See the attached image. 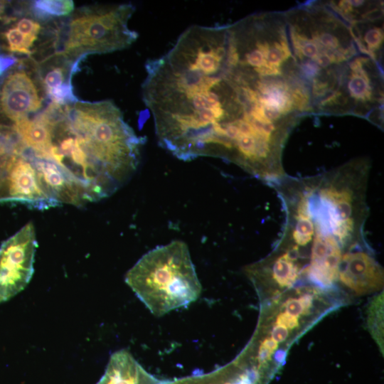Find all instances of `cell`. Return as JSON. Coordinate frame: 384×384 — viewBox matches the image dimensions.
Returning a JSON list of instances; mask_svg holds the SVG:
<instances>
[{"instance_id":"obj_22","label":"cell","mask_w":384,"mask_h":384,"mask_svg":"<svg viewBox=\"0 0 384 384\" xmlns=\"http://www.w3.org/2000/svg\"><path fill=\"white\" fill-rule=\"evenodd\" d=\"M302 69L307 77H314L319 70V65L311 61L306 62L302 65Z\"/></svg>"},{"instance_id":"obj_27","label":"cell","mask_w":384,"mask_h":384,"mask_svg":"<svg viewBox=\"0 0 384 384\" xmlns=\"http://www.w3.org/2000/svg\"><path fill=\"white\" fill-rule=\"evenodd\" d=\"M381 16L380 11L378 9H374L368 11L364 16V18L368 20H375L380 18Z\"/></svg>"},{"instance_id":"obj_29","label":"cell","mask_w":384,"mask_h":384,"mask_svg":"<svg viewBox=\"0 0 384 384\" xmlns=\"http://www.w3.org/2000/svg\"><path fill=\"white\" fill-rule=\"evenodd\" d=\"M176 382H177V380H176ZM177 383H178V382H177Z\"/></svg>"},{"instance_id":"obj_12","label":"cell","mask_w":384,"mask_h":384,"mask_svg":"<svg viewBox=\"0 0 384 384\" xmlns=\"http://www.w3.org/2000/svg\"><path fill=\"white\" fill-rule=\"evenodd\" d=\"M15 28L27 37L37 40L38 35L41 30V24L35 20L28 18L19 19Z\"/></svg>"},{"instance_id":"obj_15","label":"cell","mask_w":384,"mask_h":384,"mask_svg":"<svg viewBox=\"0 0 384 384\" xmlns=\"http://www.w3.org/2000/svg\"><path fill=\"white\" fill-rule=\"evenodd\" d=\"M291 98L293 106L297 110L303 111L309 110V95L300 88H295L292 91Z\"/></svg>"},{"instance_id":"obj_10","label":"cell","mask_w":384,"mask_h":384,"mask_svg":"<svg viewBox=\"0 0 384 384\" xmlns=\"http://www.w3.org/2000/svg\"><path fill=\"white\" fill-rule=\"evenodd\" d=\"M8 43V49L11 53L30 55L31 48L36 41L26 36L15 27L10 28L3 33Z\"/></svg>"},{"instance_id":"obj_1","label":"cell","mask_w":384,"mask_h":384,"mask_svg":"<svg viewBox=\"0 0 384 384\" xmlns=\"http://www.w3.org/2000/svg\"><path fill=\"white\" fill-rule=\"evenodd\" d=\"M66 110L79 145L112 195L137 169L144 138L135 134L112 101H77L67 105Z\"/></svg>"},{"instance_id":"obj_28","label":"cell","mask_w":384,"mask_h":384,"mask_svg":"<svg viewBox=\"0 0 384 384\" xmlns=\"http://www.w3.org/2000/svg\"><path fill=\"white\" fill-rule=\"evenodd\" d=\"M352 8L359 7L364 4V1H349Z\"/></svg>"},{"instance_id":"obj_23","label":"cell","mask_w":384,"mask_h":384,"mask_svg":"<svg viewBox=\"0 0 384 384\" xmlns=\"http://www.w3.org/2000/svg\"><path fill=\"white\" fill-rule=\"evenodd\" d=\"M16 62L13 57L0 55V75Z\"/></svg>"},{"instance_id":"obj_11","label":"cell","mask_w":384,"mask_h":384,"mask_svg":"<svg viewBox=\"0 0 384 384\" xmlns=\"http://www.w3.org/2000/svg\"><path fill=\"white\" fill-rule=\"evenodd\" d=\"M351 95L356 100L362 101L371 99V89L369 77H363L352 73L348 83Z\"/></svg>"},{"instance_id":"obj_9","label":"cell","mask_w":384,"mask_h":384,"mask_svg":"<svg viewBox=\"0 0 384 384\" xmlns=\"http://www.w3.org/2000/svg\"><path fill=\"white\" fill-rule=\"evenodd\" d=\"M300 274L297 266L283 255L274 261L272 276L281 287H291Z\"/></svg>"},{"instance_id":"obj_7","label":"cell","mask_w":384,"mask_h":384,"mask_svg":"<svg viewBox=\"0 0 384 384\" xmlns=\"http://www.w3.org/2000/svg\"><path fill=\"white\" fill-rule=\"evenodd\" d=\"M341 282L355 294L363 295L380 289L383 284L381 267L368 253H344L338 267Z\"/></svg>"},{"instance_id":"obj_18","label":"cell","mask_w":384,"mask_h":384,"mask_svg":"<svg viewBox=\"0 0 384 384\" xmlns=\"http://www.w3.org/2000/svg\"><path fill=\"white\" fill-rule=\"evenodd\" d=\"M314 40L320 41L329 50H335L339 46V41L336 36L329 33H323L320 36L318 35Z\"/></svg>"},{"instance_id":"obj_2","label":"cell","mask_w":384,"mask_h":384,"mask_svg":"<svg viewBox=\"0 0 384 384\" xmlns=\"http://www.w3.org/2000/svg\"><path fill=\"white\" fill-rule=\"evenodd\" d=\"M125 282L156 316L188 306L202 289L188 246L181 240L144 254L127 272Z\"/></svg>"},{"instance_id":"obj_24","label":"cell","mask_w":384,"mask_h":384,"mask_svg":"<svg viewBox=\"0 0 384 384\" xmlns=\"http://www.w3.org/2000/svg\"><path fill=\"white\" fill-rule=\"evenodd\" d=\"M261 346L268 349L271 353H274L278 348V342L272 337H267L261 342Z\"/></svg>"},{"instance_id":"obj_13","label":"cell","mask_w":384,"mask_h":384,"mask_svg":"<svg viewBox=\"0 0 384 384\" xmlns=\"http://www.w3.org/2000/svg\"><path fill=\"white\" fill-rule=\"evenodd\" d=\"M364 41L367 44V50L374 58V50L380 48L383 41V32L380 28H373L366 33Z\"/></svg>"},{"instance_id":"obj_4","label":"cell","mask_w":384,"mask_h":384,"mask_svg":"<svg viewBox=\"0 0 384 384\" xmlns=\"http://www.w3.org/2000/svg\"><path fill=\"white\" fill-rule=\"evenodd\" d=\"M35 228L28 223L0 246V303L24 289L33 274Z\"/></svg>"},{"instance_id":"obj_8","label":"cell","mask_w":384,"mask_h":384,"mask_svg":"<svg viewBox=\"0 0 384 384\" xmlns=\"http://www.w3.org/2000/svg\"><path fill=\"white\" fill-rule=\"evenodd\" d=\"M30 10L37 19L45 21L70 14L74 11V3L70 0H37L31 2Z\"/></svg>"},{"instance_id":"obj_25","label":"cell","mask_w":384,"mask_h":384,"mask_svg":"<svg viewBox=\"0 0 384 384\" xmlns=\"http://www.w3.org/2000/svg\"><path fill=\"white\" fill-rule=\"evenodd\" d=\"M299 298L303 305V307L305 311V314H307V312L309 311V309L312 306V303H313L312 296L310 294H304Z\"/></svg>"},{"instance_id":"obj_19","label":"cell","mask_w":384,"mask_h":384,"mask_svg":"<svg viewBox=\"0 0 384 384\" xmlns=\"http://www.w3.org/2000/svg\"><path fill=\"white\" fill-rule=\"evenodd\" d=\"M301 54L303 55L314 59L316 58L318 56V48L316 44L311 41H306L301 48Z\"/></svg>"},{"instance_id":"obj_21","label":"cell","mask_w":384,"mask_h":384,"mask_svg":"<svg viewBox=\"0 0 384 384\" xmlns=\"http://www.w3.org/2000/svg\"><path fill=\"white\" fill-rule=\"evenodd\" d=\"M329 89V83L314 79L313 82V94L316 96H321L324 95Z\"/></svg>"},{"instance_id":"obj_5","label":"cell","mask_w":384,"mask_h":384,"mask_svg":"<svg viewBox=\"0 0 384 384\" xmlns=\"http://www.w3.org/2000/svg\"><path fill=\"white\" fill-rule=\"evenodd\" d=\"M33 155L30 149L14 159L1 191L0 202L19 203L40 210L60 205L45 188L33 162Z\"/></svg>"},{"instance_id":"obj_20","label":"cell","mask_w":384,"mask_h":384,"mask_svg":"<svg viewBox=\"0 0 384 384\" xmlns=\"http://www.w3.org/2000/svg\"><path fill=\"white\" fill-rule=\"evenodd\" d=\"M272 338L277 342H282L287 339L289 336L288 329L279 325L274 326L272 331Z\"/></svg>"},{"instance_id":"obj_14","label":"cell","mask_w":384,"mask_h":384,"mask_svg":"<svg viewBox=\"0 0 384 384\" xmlns=\"http://www.w3.org/2000/svg\"><path fill=\"white\" fill-rule=\"evenodd\" d=\"M114 384H166V380H160L149 373H143L139 376L120 380Z\"/></svg>"},{"instance_id":"obj_16","label":"cell","mask_w":384,"mask_h":384,"mask_svg":"<svg viewBox=\"0 0 384 384\" xmlns=\"http://www.w3.org/2000/svg\"><path fill=\"white\" fill-rule=\"evenodd\" d=\"M276 324L282 326L287 329H294L299 326L298 317L294 316L287 311L281 312L277 317Z\"/></svg>"},{"instance_id":"obj_30","label":"cell","mask_w":384,"mask_h":384,"mask_svg":"<svg viewBox=\"0 0 384 384\" xmlns=\"http://www.w3.org/2000/svg\"><path fill=\"white\" fill-rule=\"evenodd\" d=\"M176 383H177V382H176ZM177 384H178V383H177Z\"/></svg>"},{"instance_id":"obj_17","label":"cell","mask_w":384,"mask_h":384,"mask_svg":"<svg viewBox=\"0 0 384 384\" xmlns=\"http://www.w3.org/2000/svg\"><path fill=\"white\" fill-rule=\"evenodd\" d=\"M284 306L285 311L298 318L302 314H306L299 298H289L284 302Z\"/></svg>"},{"instance_id":"obj_6","label":"cell","mask_w":384,"mask_h":384,"mask_svg":"<svg viewBox=\"0 0 384 384\" xmlns=\"http://www.w3.org/2000/svg\"><path fill=\"white\" fill-rule=\"evenodd\" d=\"M37 85L23 69L11 71L0 85V124L13 126L43 105Z\"/></svg>"},{"instance_id":"obj_3","label":"cell","mask_w":384,"mask_h":384,"mask_svg":"<svg viewBox=\"0 0 384 384\" xmlns=\"http://www.w3.org/2000/svg\"><path fill=\"white\" fill-rule=\"evenodd\" d=\"M135 10L131 4H108L78 9L55 31L54 53L70 60L128 48L138 38L128 21Z\"/></svg>"},{"instance_id":"obj_26","label":"cell","mask_w":384,"mask_h":384,"mask_svg":"<svg viewBox=\"0 0 384 384\" xmlns=\"http://www.w3.org/2000/svg\"><path fill=\"white\" fill-rule=\"evenodd\" d=\"M315 60L316 61V63L321 67H326L331 63L329 57L326 54L318 55Z\"/></svg>"}]
</instances>
